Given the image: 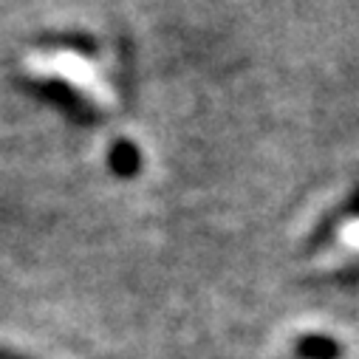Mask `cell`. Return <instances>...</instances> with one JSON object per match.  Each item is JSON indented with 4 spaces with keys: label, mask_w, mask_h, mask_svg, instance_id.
I'll list each match as a JSON object with an SVG mask.
<instances>
[{
    "label": "cell",
    "mask_w": 359,
    "mask_h": 359,
    "mask_svg": "<svg viewBox=\"0 0 359 359\" xmlns=\"http://www.w3.org/2000/svg\"><path fill=\"white\" fill-rule=\"evenodd\" d=\"M26 71L37 79H60L71 85L79 97H85L97 108H114L116 91L114 85L102 76V71L76 51H32L26 57Z\"/></svg>",
    "instance_id": "obj_1"
},
{
    "label": "cell",
    "mask_w": 359,
    "mask_h": 359,
    "mask_svg": "<svg viewBox=\"0 0 359 359\" xmlns=\"http://www.w3.org/2000/svg\"><path fill=\"white\" fill-rule=\"evenodd\" d=\"M339 243L345 249H359V218L348 221L342 229H339Z\"/></svg>",
    "instance_id": "obj_2"
}]
</instances>
